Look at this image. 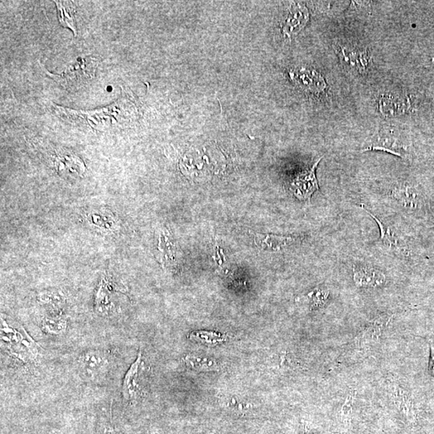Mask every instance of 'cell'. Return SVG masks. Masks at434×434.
<instances>
[{"instance_id": "cell-12", "label": "cell", "mask_w": 434, "mask_h": 434, "mask_svg": "<svg viewBox=\"0 0 434 434\" xmlns=\"http://www.w3.org/2000/svg\"><path fill=\"white\" fill-rule=\"evenodd\" d=\"M410 107L409 99L393 93H386L378 101L380 112L386 117H393L404 114Z\"/></svg>"}, {"instance_id": "cell-11", "label": "cell", "mask_w": 434, "mask_h": 434, "mask_svg": "<svg viewBox=\"0 0 434 434\" xmlns=\"http://www.w3.org/2000/svg\"><path fill=\"white\" fill-rule=\"evenodd\" d=\"M254 242L259 248L272 252H278L302 240L300 236L293 235H273L252 234Z\"/></svg>"}, {"instance_id": "cell-5", "label": "cell", "mask_w": 434, "mask_h": 434, "mask_svg": "<svg viewBox=\"0 0 434 434\" xmlns=\"http://www.w3.org/2000/svg\"><path fill=\"white\" fill-rule=\"evenodd\" d=\"M369 151L384 152L402 158H406L409 152L402 139L395 136L391 130H380L376 133L368 146L361 149L362 152Z\"/></svg>"}, {"instance_id": "cell-10", "label": "cell", "mask_w": 434, "mask_h": 434, "mask_svg": "<svg viewBox=\"0 0 434 434\" xmlns=\"http://www.w3.org/2000/svg\"><path fill=\"white\" fill-rule=\"evenodd\" d=\"M289 76L296 85L313 94H320L327 87L325 80L315 70L300 69L289 72Z\"/></svg>"}, {"instance_id": "cell-20", "label": "cell", "mask_w": 434, "mask_h": 434, "mask_svg": "<svg viewBox=\"0 0 434 434\" xmlns=\"http://www.w3.org/2000/svg\"><path fill=\"white\" fill-rule=\"evenodd\" d=\"M357 395V390L351 389L347 393L344 404L342 405L340 410V419L344 426H349L351 418L352 412H353L354 404L355 403Z\"/></svg>"}, {"instance_id": "cell-6", "label": "cell", "mask_w": 434, "mask_h": 434, "mask_svg": "<svg viewBox=\"0 0 434 434\" xmlns=\"http://www.w3.org/2000/svg\"><path fill=\"white\" fill-rule=\"evenodd\" d=\"M361 207L371 218L375 220L376 224L379 226L380 241L384 245V247L390 249L393 253L400 256V257H408L411 252H410L407 240L404 238V236L400 235L398 231L393 229V227L385 225L373 212L369 211L366 207Z\"/></svg>"}, {"instance_id": "cell-3", "label": "cell", "mask_w": 434, "mask_h": 434, "mask_svg": "<svg viewBox=\"0 0 434 434\" xmlns=\"http://www.w3.org/2000/svg\"><path fill=\"white\" fill-rule=\"evenodd\" d=\"M99 61L94 57H81L68 66L59 77L60 84L68 88H76L86 83L95 76Z\"/></svg>"}, {"instance_id": "cell-23", "label": "cell", "mask_w": 434, "mask_h": 434, "mask_svg": "<svg viewBox=\"0 0 434 434\" xmlns=\"http://www.w3.org/2000/svg\"><path fill=\"white\" fill-rule=\"evenodd\" d=\"M429 349H431V358H429L428 373L434 378V342L429 344Z\"/></svg>"}, {"instance_id": "cell-14", "label": "cell", "mask_w": 434, "mask_h": 434, "mask_svg": "<svg viewBox=\"0 0 434 434\" xmlns=\"http://www.w3.org/2000/svg\"><path fill=\"white\" fill-rule=\"evenodd\" d=\"M108 356L105 352L99 350H90L80 356L79 363L81 369L89 375H95L106 368L109 364Z\"/></svg>"}, {"instance_id": "cell-17", "label": "cell", "mask_w": 434, "mask_h": 434, "mask_svg": "<svg viewBox=\"0 0 434 434\" xmlns=\"http://www.w3.org/2000/svg\"><path fill=\"white\" fill-rule=\"evenodd\" d=\"M185 361L191 369L199 371H216L221 368L218 361L205 357L188 355L185 356Z\"/></svg>"}, {"instance_id": "cell-9", "label": "cell", "mask_w": 434, "mask_h": 434, "mask_svg": "<svg viewBox=\"0 0 434 434\" xmlns=\"http://www.w3.org/2000/svg\"><path fill=\"white\" fill-rule=\"evenodd\" d=\"M309 19H310V16H309L308 10L303 4H292L282 25L284 35L289 38L296 35L307 26Z\"/></svg>"}, {"instance_id": "cell-22", "label": "cell", "mask_w": 434, "mask_h": 434, "mask_svg": "<svg viewBox=\"0 0 434 434\" xmlns=\"http://www.w3.org/2000/svg\"><path fill=\"white\" fill-rule=\"evenodd\" d=\"M227 406L239 413H244L245 410L249 409V405H245L243 403L238 402V400L234 398H231L227 402Z\"/></svg>"}, {"instance_id": "cell-19", "label": "cell", "mask_w": 434, "mask_h": 434, "mask_svg": "<svg viewBox=\"0 0 434 434\" xmlns=\"http://www.w3.org/2000/svg\"><path fill=\"white\" fill-rule=\"evenodd\" d=\"M41 329L48 335H61L64 334L67 329V322L64 318L59 317H47L42 321Z\"/></svg>"}, {"instance_id": "cell-13", "label": "cell", "mask_w": 434, "mask_h": 434, "mask_svg": "<svg viewBox=\"0 0 434 434\" xmlns=\"http://www.w3.org/2000/svg\"><path fill=\"white\" fill-rule=\"evenodd\" d=\"M141 364L142 352L139 351L136 360L130 366L123 380V394L124 398L129 402H134L138 397L140 392L138 375Z\"/></svg>"}, {"instance_id": "cell-16", "label": "cell", "mask_w": 434, "mask_h": 434, "mask_svg": "<svg viewBox=\"0 0 434 434\" xmlns=\"http://www.w3.org/2000/svg\"><path fill=\"white\" fill-rule=\"evenodd\" d=\"M58 19L63 27L71 29L76 36L75 8L71 2L56 1Z\"/></svg>"}, {"instance_id": "cell-24", "label": "cell", "mask_w": 434, "mask_h": 434, "mask_svg": "<svg viewBox=\"0 0 434 434\" xmlns=\"http://www.w3.org/2000/svg\"><path fill=\"white\" fill-rule=\"evenodd\" d=\"M105 434H116L113 428L105 429Z\"/></svg>"}, {"instance_id": "cell-21", "label": "cell", "mask_w": 434, "mask_h": 434, "mask_svg": "<svg viewBox=\"0 0 434 434\" xmlns=\"http://www.w3.org/2000/svg\"><path fill=\"white\" fill-rule=\"evenodd\" d=\"M39 299H40V301L42 302L51 303L55 306L59 305V304L63 302V298L60 294L52 293H41V296H39Z\"/></svg>"}, {"instance_id": "cell-8", "label": "cell", "mask_w": 434, "mask_h": 434, "mask_svg": "<svg viewBox=\"0 0 434 434\" xmlns=\"http://www.w3.org/2000/svg\"><path fill=\"white\" fill-rule=\"evenodd\" d=\"M352 271L355 286L359 288H379L386 282L384 272L371 265H354Z\"/></svg>"}, {"instance_id": "cell-18", "label": "cell", "mask_w": 434, "mask_h": 434, "mask_svg": "<svg viewBox=\"0 0 434 434\" xmlns=\"http://www.w3.org/2000/svg\"><path fill=\"white\" fill-rule=\"evenodd\" d=\"M330 296V291L327 287H317L306 296L303 297L304 301L307 302L312 310L320 309L324 307Z\"/></svg>"}, {"instance_id": "cell-2", "label": "cell", "mask_w": 434, "mask_h": 434, "mask_svg": "<svg viewBox=\"0 0 434 434\" xmlns=\"http://www.w3.org/2000/svg\"><path fill=\"white\" fill-rule=\"evenodd\" d=\"M389 196L395 204L412 214H420L426 210V196L421 188L413 183H395L390 188Z\"/></svg>"}, {"instance_id": "cell-15", "label": "cell", "mask_w": 434, "mask_h": 434, "mask_svg": "<svg viewBox=\"0 0 434 434\" xmlns=\"http://www.w3.org/2000/svg\"><path fill=\"white\" fill-rule=\"evenodd\" d=\"M340 54L342 62L351 70L364 72L369 65V57L366 52L355 47H340Z\"/></svg>"}, {"instance_id": "cell-1", "label": "cell", "mask_w": 434, "mask_h": 434, "mask_svg": "<svg viewBox=\"0 0 434 434\" xmlns=\"http://www.w3.org/2000/svg\"><path fill=\"white\" fill-rule=\"evenodd\" d=\"M395 315L397 313H382L375 316L346 347L344 354L340 357V360L344 362L360 359L378 349L386 327Z\"/></svg>"}, {"instance_id": "cell-7", "label": "cell", "mask_w": 434, "mask_h": 434, "mask_svg": "<svg viewBox=\"0 0 434 434\" xmlns=\"http://www.w3.org/2000/svg\"><path fill=\"white\" fill-rule=\"evenodd\" d=\"M387 389L389 399L392 400L394 406L409 423L412 424L416 423V409L411 393L393 380L389 381Z\"/></svg>"}, {"instance_id": "cell-4", "label": "cell", "mask_w": 434, "mask_h": 434, "mask_svg": "<svg viewBox=\"0 0 434 434\" xmlns=\"http://www.w3.org/2000/svg\"><path fill=\"white\" fill-rule=\"evenodd\" d=\"M322 158V157L318 158L310 169L297 174L289 183V190L298 200H310L313 193L320 190L316 177V168Z\"/></svg>"}]
</instances>
